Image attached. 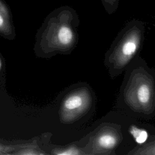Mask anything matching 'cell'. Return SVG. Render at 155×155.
<instances>
[{"label": "cell", "mask_w": 155, "mask_h": 155, "mask_svg": "<svg viewBox=\"0 0 155 155\" xmlns=\"http://www.w3.org/2000/svg\"><path fill=\"white\" fill-rule=\"evenodd\" d=\"M4 24V19L2 16L0 15V27H1Z\"/></svg>", "instance_id": "cell-6"}, {"label": "cell", "mask_w": 155, "mask_h": 155, "mask_svg": "<svg viewBox=\"0 0 155 155\" xmlns=\"http://www.w3.org/2000/svg\"><path fill=\"white\" fill-rule=\"evenodd\" d=\"M97 97L92 87L85 82L74 84L62 99L61 119L73 127L81 137L89 131L88 124L96 113Z\"/></svg>", "instance_id": "cell-4"}, {"label": "cell", "mask_w": 155, "mask_h": 155, "mask_svg": "<svg viewBox=\"0 0 155 155\" xmlns=\"http://www.w3.org/2000/svg\"><path fill=\"white\" fill-rule=\"evenodd\" d=\"M1 61H0V68H1Z\"/></svg>", "instance_id": "cell-7"}, {"label": "cell", "mask_w": 155, "mask_h": 155, "mask_svg": "<svg viewBox=\"0 0 155 155\" xmlns=\"http://www.w3.org/2000/svg\"><path fill=\"white\" fill-rule=\"evenodd\" d=\"M124 73L116 110L137 120L155 119V69L138 55Z\"/></svg>", "instance_id": "cell-1"}, {"label": "cell", "mask_w": 155, "mask_h": 155, "mask_svg": "<svg viewBox=\"0 0 155 155\" xmlns=\"http://www.w3.org/2000/svg\"><path fill=\"white\" fill-rule=\"evenodd\" d=\"M132 119L115 110L93 122L87 133L89 155L128 154L136 146L129 131Z\"/></svg>", "instance_id": "cell-2"}, {"label": "cell", "mask_w": 155, "mask_h": 155, "mask_svg": "<svg viewBox=\"0 0 155 155\" xmlns=\"http://www.w3.org/2000/svg\"><path fill=\"white\" fill-rule=\"evenodd\" d=\"M145 28L139 21L128 24L117 34L104 57V65L110 79L124 73L142 49Z\"/></svg>", "instance_id": "cell-3"}, {"label": "cell", "mask_w": 155, "mask_h": 155, "mask_svg": "<svg viewBox=\"0 0 155 155\" xmlns=\"http://www.w3.org/2000/svg\"><path fill=\"white\" fill-rule=\"evenodd\" d=\"M129 131L134 141L137 144V145L144 143L150 135L149 131L145 127L139 125L138 120L133 118L131 121Z\"/></svg>", "instance_id": "cell-5"}]
</instances>
